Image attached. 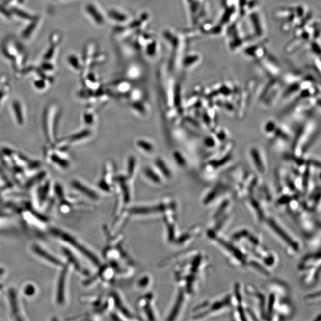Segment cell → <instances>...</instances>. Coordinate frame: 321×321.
<instances>
[{
    "label": "cell",
    "mask_w": 321,
    "mask_h": 321,
    "mask_svg": "<svg viewBox=\"0 0 321 321\" xmlns=\"http://www.w3.org/2000/svg\"><path fill=\"white\" fill-rule=\"evenodd\" d=\"M72 185L76 189L80 191V192L84 194V195L88 196L89 198L93 200H97L98 199V195H97V193H95V191L90 189V188L86 187V186L81 184L80 182L75 180V181L72 182Z\"/></svg>",
    "instance_id": "11"
},
{
    "label": "cell",
    "mask_w": 321,
    "mask_h": 321,
    "mask_svg": "<svg viewBox=\"0 0 321 321\" xmlns=\"http://www.w3.org/2000/svg\"><path fill=\"white\" fill-rule=\"evenodd\" d=\"M257 65L262 69L271 76L279 75L281 72V67L279 62L269 52L261 60L256 62Z\"/></svg>",
    "instance_id": "6"
},
{
    "label": "cell",
    "mask_w": 321,
    "mask_h": 321,
    "mask_svg": "<svg viewBox=\"0 0 321 321\" xmlns=\"http://www.w3.org/2000/svg\"><path fill=\"white\" fill-rule=\"evenodd\" d=\"M33 252L36 253L39 256H41L42 258H44V260H47V261L50 262V263H52L55 266H62V263L60 260H58L57 258L54 257V256L50 254L49 253H48L46 251L41 248L40 246H39L37 244L33 245L32 247Z\"/></svg>",
    "instance_id": "10"
},
{
    "label": "cell",
    "mask_w": 321,
    "mask_h": 321,
    "mask_svg": "<svg viewBox=\"0 0 321 321\" xmlns=\"http://www.w3.org/2000/svg\"><path fill=\"white\" fill-rule=\"evenodd\" d=\"M239 18L238 0H221V10L216 21L227 28Z\"/></svg>",
    "instance_id": "4"
},
{
    "label": "cell",
    "mask_w": 321,
    "mask_h": 321,
    "mask_svg": "<svg viewBox=\"0 0 321 321\" xmlns=\"http://www.w3.org/2000/svg\"><path fill=\"white\" fill-rule=\"evenodd\" d=\"M2 287L3 286H2L1 284H0V289H1L2 288Z\"/></svg>",
    "instance_id": "26"
},
{
    "label": "cell",
    "mask_w": 321,
    "mask_h": 321,
    "mask_svg": "<svg viewBox=\"0 0 321 321\" xmlns=\"http://www.w3.org/2000/svg\"><path fill=\"white\" fill-rule=\"evenodd\" d=\"M156 163L157 167L160 168V171L165 174L166 177H170L171 176L170 171L168 170L167 166L165 165V163L161 160L159 159L157 160Z\"/></svg>",
    "instance_id": "17"
},
{
    "label": "cell",
    "mask_w": 321,
    "mask_h": 321,
    "mask_svg": "<svg viewBox=\"0 0 321 321\" xmlns=\"http://www.w3.org/2000/svg\"><path fill=\"white\" fill-rule=\"evenodd\" d=\"M63 251L64 254H65L67 258L68 259L70 263L72 264L73 266H74L76 270H77L79 272L83 273V274H86L87 272L82 269L80 263L78 261L77 259L75 258V256L72 254V253L70 252V250L66 248H63Z\"/></svg>",
    "instance_id": "12"
},
{
    "label": "cell",
    "mask_w": 321,
    "mask_h": 321,
    "mask_svg": "<svg viewBox=\"0 0 321 321\" xmlns=\"http://www.w3.org/2000/svg\"><path fill=\"white\" fill-rule=\"evenodd\" d=\"M138 145L143 149H145V151L150 152L153 150V146L151 144H149L148 142L144 141H139L138 142Z\"/></svg>",
    "instance_id": "21"
},
{
    "label": "cell",
    "mask_w": 321,
    "mask_h": 321,
    "mask_svg": "<svg viewBox=\"0 0 321 321\" xmlns=\"http://www.w3.org/2000/svg\"><path fill=\"white\" fill-rule=\"evenodd\" d=\"M153 300V295L150 294L145 295L139 301L140 308H141L145 317L150 320H156Z\"/></svg>",
    "instance_id": "8"
},
{
    "label": "cell",
    "mask_w": 321,
    "mask_h": 321,
    "mask_svg": "<svg viewBox=\"0 0 321 321\" xmlns=\"http://www.w3.org/2000/svg\"><path fill=\"white\" fill-rule=\"evenodd\" d=\"M4 271L3 269L0 268V276L4 274Z\"/></svg>",
    "instance_id": "25"
},
{
    "label": "cell",
    "mask_w": 321,
    "mask_h": 321,
    "mask_svg": "<svg viewBox=\"0 0 321 321\" xmlns=\"http://www.w3.org/2000/svg\"><path fill=\"white\" fill-rule=\"evenodd\" d=\"M239 18L243 19L245 16L253 10L261 8L260 0H238Z\"/></svg>",
    "instance_id": "7"
},
{
    "label": "cell",
    "mask_w": 321,
    "mask_h": 321,
    "mask_svg": "<svg viewBox=\"0 0 321 321\" xmlns=\"http://www.w3.org/2000/svg\"><path fill=\"white\" fill-rule=\"evenodd\" d=\"M269 39L267 37L256 39L247 44L241 52L247 60L258 62L267 54L269 51Z\"/></svg>",
    "instance_id": "3"
},
{
    "label": "cell",
    "mask_w": 321,
    "mask_h": 321,
    "mask_svg": "<svg viewBox=\"0 0 321 321\" xmlns=\"http://www.w3.org/2000/svg\"><path fill=\"white\" fill-rule=\"evenodd\" d=\"M35 292V289L34 286L31 285V284H28L24 289V294L25 295H27V296H31L34 294Z\"/></svg>",
    "instance_id": "20"
},
{
    "label": "cell",
    "mask_w": 321,
    "mask_h": 321,
    "mask_svg": "<svg viewBox=\"0 0 321 321\" xmlns=\"http://www.w3.org/2000/svg\"><path fill=\"white\" fill-rule=\"evenodd\" d=\"M224 36L228 49L232 53L241 52L250 42L256 40L250 34L243 20L239 18L227 27Z\"/></svg>",
    "instance_id": "1"
},
{
    "label": "cell",
    "mask_w": 321,
    "mask_h": 321,
    "mask_svg": "<svg viewBox=\"0 0 321 321\" xmlns=\"http://www.w3.org/2000/svg\"><path fill=\"white\" fill-rule=\"evenodd\" d=\"M9 299L13 315H18L19 314L18 299H17L16 292L13 289H10L9 291Z\"/></svg>",
    "instance_id": "13"
},
{
    "label": "cell",
    "mask_w": 321,
    "mask_h": 321,
    "mask_svg": "<svg viewBox=\"0 0 321 321\" xmlns=\"http://www.w3.org/2000/svg\"><path fill=\"white\" fill-rule=\"evenodd\" d=\"M49 191V184H47L43 187H41L39 190V199L40 203H43L46 199Z\"/></svg>",
    "instance_id": "15"
},
{
    "label": "cell",
    "mask_w": 321,
    "mask_h": 321,
    "mask_svg": "<svg viewBox=\"0 0 321 321\" xmlns=\"http://www.w3.org/2000/svg\"><path fill=\"white\" fill-rule=\"evenodd\" d=\"M52 160L54 162L61 166V167L67 168L69 167L68 162H67V160L61 159V157L57 156V155H53V156H52Z\"/></svg>",
    "instance_id": "16"
},
{
    "label": "cell",
    "mask_w": 321,
    "mask_h": 321,
    "mask_svg": "<svg viewBox=\"0 0 321 321\" xmlns=\"http://www.w3.org/2000/svg\"><path fill=\"white\" fill-rule=\"evenodd\" d=\"M150 277L148 275L143 276V277L138 281V286H139L140 288H146V287L149 286L150 284Z\"/></svg>",
    "instance_id": "19"
},
{
    "label": "cell",
    "mask_w": 321,
    "mask_h": 321,
    "mask_svg": "<svg viewBox=\"0 0 321 321\" xmlns=\"http://www.w3.org/2000/svg\"><path fill=\"white\" fill-rule=\"evenodd\" d=\"M67 273V267L65 266L62 270L60 277H59L58 286L57 300L58 304L62 305L64 302V295H65V285Z\"/></svg>",
    "instance_id": "9"
},
{
    "label": "cell",
    "mask_w": 321,
    "mask_h": 321,
    "mask_svg": "<svg viewBox=\"0 0 321 321\" xmlns=\"http://www.w3.org/2000/svg\"><path fill=\"white\" fill-rule=\"evenodd\" d=\"M89 132L88 131H83L80 132V134H78L75 135L74 136L72 137V140H78L80 139H82V138L85 137L89 134Z\"/></svg>",
    "instance_id": "22"
},
{
    "label": "cell",
    "mask_w": 321,
    "mask_h": 321,
    "mask_svg": "<svg viewBox=\"0 0 321 321\" xmlns=\"http://www.w3.org/2000/svg\"><path fill=\"white\" fill-rule=\"evenodd\" d=\"M56 193H57V196L59 197V198H63V190L60 185H57L55 187Z\"/></svg>",
    "instance_id": "23"
},
{
    "label": "cell",
    "mask_w": 321,
    "mask_h": 321,
    "mask_svg": "<svg viewBox=\"0 0 321 321\" xmlns=\"http://www.w3.org/2000/svg\"><path fill=\"white\" fill-rule=\"evenodd\" d=\"M243 20L247 30L255 39L266 38L267 25L261 8L249 13Z\"/></svg>",
    "instance_id": "2"
},
{
    "label": "cell",
    "mask_w": 321,
    "mask_h": 321,
    "mask_svg": "<svg viewBox=\"0 0 321 321\" xmlns=\"http://www.w3.org/2000/svg\"><path fill=\"white\" fill-rule=\"evenodd\" d=\"M134 159H131L129 160V170L130 172H132V171L134 170Z\"/></svg>",
    "instance_id": "24"
},
{
    "label": "cell",
    "mask_w": 321,
    "mask_h": 321,
    "mask_svg": "<svg viewBox=\"0 0 321 321\" xmlns=\"http://www.w3.org/2000/svg\"><path fill=\"white\" fill-rule=\"evenodd\" d=\"M52 232L53 234H54L56 236H59L64 241L67 242V243H69L73 247H75V249H77L78 251H80L81 253H82L83 255L86 256V258H89V260L92 262L93 264L95 265V266L99 267L101 265V261L99 260V258L96 256L94 253H92L91 251H89V249H87L86 247L83 246L82 244L79 243L78 241L76 240L74 238H73L71 235H69L66 233H64L61 232L60 230H57L56 229L52 230Z\"/></svg>",
    "instance_id": "5"
},
{
    "label": "cell",
    "mask_w": 321,
    "mask_h": 321,
    "mask_svg": "<svg viewBox=\"0 0 321 321\" xmlns=\"http://www.w3.org/2000/svg\"><path fill=\"white\" fill-rule=\"evenodd\" d=\"M145 173L146 176H147L149 179H151L152 181L156 182L157 184H159L160 182L159 177L158 176L151 168H146Z\"/></svg>",
    "instance_id": "18"
},
{
    "label": "cell",
    "mask_w": 321,
    "mask_h": 321,
    "mask_svg": "<svg viewBox=\"0 0 321 321\" xmlns=\"http://www.w3.org/2000/svg\"><path fill=\"white\" fill-rule=\"evenodd\" d=\"M13 110L16 115V119L19 124L24 122L23 114H22L21 106L18 101H15L13 104Z\"/></svg>",
    "instance_id": "14"
}]
</instances>
